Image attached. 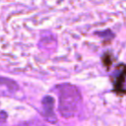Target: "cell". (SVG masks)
<instances>
[{
	"instance_id": "obj_1",
	"label": "cell",
	"mask_w": 126,
	"mask_h": 126,
	"mask_svg": "<svg viewBox=\"0 0 126 126\" xmlns=\"http://www.w3.org/2000/svg\"><path fill=\"white\" fill-rule=\"evenodd\" d=\"M59 97L58 109L65 118L73 117L79 110L81 103V94L76 86L71 84H61L56 86Z\"/></svg>"
},
{
	"instance_id": "obj_3",
	"label": "cell",
	"mask_w": 126,
	"mask_h": 126,
	"mask_svg": "<svg viewBox=\"0 0 126 126\" xmlns=\"http://www.w3.org/2000/svg\"><path fill=\"white\" fill-rule=\"evenodd\" d=\"M18 89L19 86L14 80L5 77H0V95H12L18 91Z\"/></svg>"
},
{
	"instance_id": "obj_5",
	"label": "cell",
	"mask_w": 126,
	"mask_h": 126,
	"mask_svg": "<svg viewBox=\"0 0 126 126\" xmlns=\"http://www.w3.org/2000/svg\"><path fill=\"white\" fill-rule=\"evenodd\" d=\"M7 119V113L4 111V110H1L0 109V125L1 124H4L5 121Z\"/></svg>"
},
{
	"instance_id": "obj_2",
	"label": "cell",
	"mask_w": 126,
	"mask_h": 126,
	"mask_svg": "<svg viewBox=\"0 0 126 126\" xmlns=\"http://www.w3.org/2000/svg\"><path fill=\"white\" fill-rule=\"evenodd\" d=\"M42 115L50 123H56L57 118L54 114V98L50 95H46L42 98Z\"/></svg>"
},
{
	"instance_id": "obj_4",
	"label": "cell",
	"mask_w": 126,
	"mask_h": 126,
	"mask_svg": "<svg viewBox=\"0 0 126 126\" xmlns=\"http://www.w3.org/2000/svg\"><path fill=\"white\" fill-rule=\"evenodd\" d=\"M17 126H45L42 123L38 122L37 120H32V121H26V122H22L20 124H18Z\"/></svg>"
}]
</instances>
